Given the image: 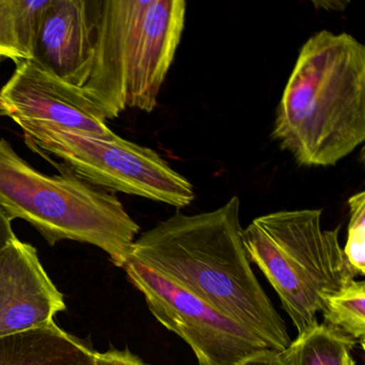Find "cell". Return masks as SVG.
Returning <instances> with one entry per match:
<instances>
[{"mask_svg": "<svg viewBox=\"0 0 365 365\" xmlns=\"http://www.w3.org/2000/svg\"><path fill=\"white\" fill-rule=\"evenodd\" d=\"M51 0H11L12 14L19 43L33 59L42 19Z\"/></svg>", "mask_w": 365, "mask_h": 365, "instance_id": "9a60e30c", "label": "cell"}, {"mask_svg": "<svg viewBox=\"0 0 365 365\" xmlns=\"http://www.w3.org/2000/svg\"><path fill=\"white\" fill-rule=\"evenodd\" d=\"M16 238L11 220L0 209V251Z\"/></svg>", "mask_w": 365, "mask_h": 365, "instance_id": "d6986e66", "label": "cell"}, {"mask_svg": "<svg viewBox=\"0 0 365 365\" xmlns=\"http://www.w3.org/2000/svg\"><path fill=\"white\" fill-rule=\"evenodd\" d=\"M272 136L299 165L327 168L365 140V46L320 31L299 52L279 100Z\"/></svg>", "mask_w": 365, "mask_h": 365, "instance_id": "7a4b0ae2", "label": "cell"}, {"mask_svg": "<svg viewBox=\"0 0 365 365\" xmlns=\"http://www.w3.org/2000/svg\"><path fill=\"white\" fill-rule=\"evenodd\" d=\"M65 309L37 250L18 237L8 243L0 251V337L48 326Z\"/></svg>", "mask_w": 365, "mask_h": 365, "instance_id": "9c48e42d", "label": "cell"}, {"mask_svg": "<svg viewBox=\"0 0 365 365\" xmlns=\"http://www.w3.org/2000/svg\"><path fill=\"white\" fill-rule=\"evenodd\" d=\"M0 365H95V352L52 322L0 337Z\"/></svg>", "mask_w": 365, "mask_h": 365, "instance_id": "8fae6325", "label": "cell"}, {"mask_svg": "<svg viewBox=\"0 0 365 365\" xmlns=\"http://www.w3.org/2000/svg\"><path fill=\"white\" fill-rule=\"evenodd\" d=\"M237 365H285L279 352L267 349L249 356Z\"/></svg>", "mask_w": 365, "mask_h": 365, "instance_id": "ac0fdd59", "label": "cell"}, {"mask_svg": "<svg viewBox=\"0 0 365 365\" xmlns=\"http://www.w3.org/2000/svg\"><path fill=\"white\" fill-rule=\"evenodd\" d=\"M27 146L78 178L108 192H121L163 202L189 206L193 185L157 151L123 140L98 138L46 123L20 125Z\"/></svg>", "mask_w": 365, "mask_h": 365, "instance_id": "8992f818", "label": "cell"}, {"mask_svg": "<svg viewBox=\"0 0 365 365\" xmlns=\"http://www.w3.org/2000/svg\"><path fill=\"white\" fill-rule=\"evenodd\" d=\"M93 65L82 91L114 120L129 108L151 113L185 31L183 0L89 1Z\"/></svg>", "mask_w": 365, "mask_h": 365, "instance_id": "3957f363", "label": "cell"}, {"mask_svg": "<svg viewBox=\"0 0 365 365\" xmlns=\"http://www.w3.org/2000/svg\"><path fill=\"white\" fill-rule=\"evenodd\" d=\"M356 344L349 335L322 322L298 334L279 354L285 365H349Z\"/></svg>", "mask_w": 365, "mask_h": 365, "instance_id": "7c38bea8", "label": "cell"}, {"mask_svg": "<svg viewBox=\"0 0 365 365\" xmlns=\"http://www.w3.org/2000/svg\"><path fill=\"white\" fill-rule=\"evenodd\" d=\"M349 365H356V363H354V359H352V360L350 361Z\"/></svg>", "mask_w": 365, "mask_h": 365, "instance_id": "ffe728a7", "label": "cell"}, {"mask_svg": "<svg viewBox=\"0 0 365 365\" xmlns=\"http://www.w3.org/2000/svg\"><path fill=\"white\" fill-rule=\"evenodd\" d=\"M349 223L344 255L350 268L358 275L365 274V192L350 196Z\"/></svg>", "mask_w": 365, "mask_h": 365, "instance_id": "5bb4252c", "label": "cell"}, {"mask_svg": "<svg viewBox=\"0 0 365 365\" xmlns=\"http://www.w3.org/2000/svg\"><path fill=\"white\" fill-rule=\"evenodd\" d=\"M1 59H10L16 65L22 61H29L19 43L11 0H0V61Z\"/></svg>", "mask_w": 365, "mask_h": 365, "instance_id": "2e32d148", "label": "cell"}, {"mask_svg": "<svg viewBox=\"0 0 365 365\" xmlns=\"http://www.w3.org/2000/svg\"><path fill=\"white\" fill-rule=\"evenodd\" d=\"M95 365H146L129 349L95 352Z\"/></svg>", "mask_w": 365, "mask_h": 365, "instance_id": "e0dca14e", "label": "cell"}, {"mask_svg": "<svg viewBox=\"0 0 365 365\" xmlns=\"http://www.w3.org/2000/svg\"><path fill=\"white\" fill-rule=\"evenodd\" d=\"M128 258L242 324L274 351L292 343L252 269L238 196L212 211L175 213L135 239Z\"/></svg>", "mask_w": 365, "mask_h": 365, "instance_id": "6da1fadb", "label": "cell"}, {"mask_svg": "<svg viewBox=\"0 0 365 365\" xmlns=\"http://www.w3.org/2000/svg\"><path fill=\"white\" fill-rule=\"evenodd\" d=\"M95 24L85 0H51L42 19L34 61L82 88L93 65Z\"/></svg>", "mask_w": 365, "mask_h": 365, "instance_id": "30bf717a", "label": "cell"}, {"mask_svg": "<svg viewBox=\"0 0 365 365\" xmlns=\"http://www.w3.org/2000/svg\"><path fill=\"white\" fill-rule=\"evenodd\" d=\"M0 116L9 117L18 125L46 123L98 138L117 135L82 88L34 59L16 63L11 78L0 89Z\"/></svg>", "mask_w": 365, "mask_h": 365, "instance_id": "ba28073f", "label": "cell"}, {"mask_svg": "<svg viewBox=\"0 0 365 365\" xmlns=\"http://www.w3.org/2000/svg\"><path fill=\"white\" fill-rule=\"evenodd\" d=\"M55 168L61 174L48 176L35 170L0 138V209L11 221L29 222L50 245L63 240L88 243L123 268L138 224L114 193Z\"/></svg>", "mask_w": 365, "mask_h": 365, "instance_id": "277c9868", "label": "cell"}, {"mask_svg": "<svg viewBox=\"0 0 365 365\" xmlns=\"http://www.w3.org/2000/svg\"><path fill=\"white\" fill-rule=\"evenodd\" d=\"M322 209L260 215L243 230L250 262L264 273L298 334L319 324L329 297L356 279L339 245L341 225L324 230Z\"/></svg>", "mask_w": 365, "mask_h": 365, "instance_id": "5b68a950", "label": "cell"}, {"mask_svg": "<svg viewBox=\"0 0 365 365\" xmlns=\"http://www.w3.org/2000/svg\"><path fill=\"white\" fill-rule=\"evenodd\" d=\"M123 269L155 319L191 347L200 365H237L271 349L242 324L140 262L128 258Z\"/></svg>", "mask_w": 365, "mask_h": 365, "instance_id": "52a82bcc", "label": "cell"}, {"mask_svg": "<svg viewBox=\"0 0 365 365\" xmlns=\"http://www.w3.org/2000/svg\"><path fill=\"white\" fill-rule=\"evenodd\" d=\"M324 324L360 341L364 347L365 282L352 279L343 289L329 297L322 311Z\"/></svg>", "mask_w": 365, "mask_h": 365, "instance_id": "4fadbf2b", "label": "cell"}]
</instances>
